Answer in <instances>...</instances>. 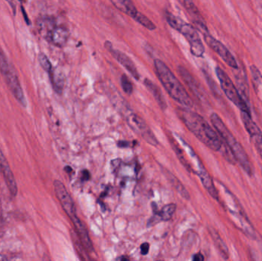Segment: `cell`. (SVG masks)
<instances>
[{
  "label": "cell",
  "instance_id": "1",
  "mask_svg": "<svg viewBox=\"0 0 262 261\" xmlns=\"http://www.w3.org/2000/svg\"><path fill=\"white\" fill-rule=\"evenodd\" d=\"M177 113L183 124L199 140L213 151L221 150L223 143L216 130L201 115L189 108H179Z\"/></svg>",
  "mask_w": 262,
  "mask_h": 261
},
{
  "label": "cell",
  "instance_id": "2",
  "mask_svg": "<svg viewBox=\"0 0 262 261\" xmlns=\"http://www.w3.org/2000/svg\"><path fill=\"white\" fill-rule=\"evenodd\" d=\"M211 123L214 129L216 130L220 136L223 144H226V151L230 153L235 162H238L243 170L249 175L252 176L254 175V169L252 162L249 159V156L246 150L243 148L242 144L237 140L236 138L229 130L226 124L223 122L217 113H213L210 116Z\"/></svg>",
  "mask_w": 262,
  "mask_h": 261
},
{
  "label": "cell",
  "instance_id": "3",
  "mask_svg": "<svg viewBox=\"0 0 262 261\" xmlns=\"http://www.w3.org/2000/svg\"><path fill=\"white\" fill-rule=\"evenodd\" d=\"M154 69L157 78L169 96L186 108H192V100L169 67L161 60L155 59Z\"/></svg>",
  "mask_w": 262,
  "mask_h": 261
},
{
  "label": "cell",
  "instance_id": "4",
  "mask_svg": "<svg viewBox=\"0 0 262 261\" xmlns=\"http://www.w3.org/2000/svg\"><path fill=\"white\" fill-rule=\"evenodd\" d=\"M54 189H55V194H56L57 198L59 200L63 209L72 220V223L75 226V233L81 241V244L89 251L93 249V244L89 237L87 228L77 216L76 208H75L73 199L71 197L66 186L63 185L62 182L55 180L54 182Z\"/></svg>",
  "mask_w": 262,
  "mask_h": 261
},
{
  "label": "cell",
  "instance_id": "5",
  "mask_svg": "<svg viewBox=\"0 0 262 261\" xmlns=\"http://www.w3.org/2000/svg\"><path fill=\"white\" fill-rule=\"evenodd\" d=\"M165 15L168 24L186 38L189 42L192 55L197 58L203 57L205 53L204 44L200 38L197 29L189 23L183 21L180 17L172 15L169 11H166Z\"/></svg>",
  "mask_w": 262,
  "mask_h": 261
},
{
  "label": "cell",
  "instance_id": "6",
  "mask_svg": "<svg viewBox=\"0 0 262 261\" xmlns=\"http://www.w3.org/2000/svg\"><path fill=\"white\" fill-rule=\"evenodd\" d=\"M0 72L4 77L6 84L15 99L19 102L21 106L26 107L27 102H26V98H25L24 93H23V88H21L16 72L14 70L12 64L9 63L7 57L6 56L1 48H0Z\"/></svg>",
  "mask_w": 262,
  "mask_h": 261
},
{
  "label": "cell",
  "instance_id": "7",
  "mask_svg": "<svg viewBox=\"0 0 262 261\" xmlns=\"http://www.w3.org/2000/svg\"><path fill=\"white\" fill-rule=\"evenodd\" d=\"M215 74H216L217 78L220 81L222 90H223L228 99L231 102L233 103L239 109L240 111L246 112V113L251 114L249 104L243 99L241 93H239L238 88L235 87V84L232 82L229 75L220 67H215Z\"/></svg>",
  "mask_w": 262,
  "mask_h": 261
},
{
  "label": "cell",
  "instance_id": "8",
  "mask_svg": "<svg viewBox=\"0 0 262 261\" xmlns=\"http://www.w3.org/2000/svg\"><path fill=\"white\" fill-rule=\"evenodd\" d=\"M40 31L48 41L55 45L62 47L67 42L69 32L66 28L56 26L51 19H42L39 26Z\"/></svg>",
  "mask_w": 262,
  "mask_h": 261
},
{
  "label": "cell",
  "instance_id": "9",
  "mask_svg": "<svg viewBox=\"0 0 262 261\" xmlns=\"http://www.w3.org/2000/svg\"><path fill=\"white\" fill-rule=\"evenodd\" d=\"M126 121H127V124L130 126V128L137 134L141 136L146 143L150 144V145L154 146V147L158 145V140L154 136L152 130H150L149 126L140 116H139L136 113H133V112H130V113L126 114Z\"/></svg>",
  "mask_w": 262,
  "mask_h": 261
},
{
  "label": "cell",
  "instance_id": "10",
  "mask_svg": "<svg viewBox=\"0 0 262 261\" xmlns=\"http://www.w3.org/2000/svg\"><path fill=\"white\" fill-rule=\"evenodd\" d=\"M205 41L206 44L224 61L229 67L234 69H238V64L235 57L231 53L230 51L219 40L215 39L209 34V32L203 33Z\"/></svg>",
  "mask_w": 262,
  "mask_h": 261
},
{
  "label": "cell",
  "instance_id": "11",
  "mask_svg": "<svg viewBox=\"0 0 262 261\" xmlns=\"http://www.w3.org/2000/svg\"><path fill=\"white\" fill-rule=\"evenodd\" d=\"M242 121L245 128L247 130L251 140L253 143L258 155L262 160V132L255 121L252 120V115L246 112L241 111Z\"/></svg>",
  "mask_w": 262,
  "mask_h": 261
},
{
  "label": "cell",
  "instance_id": "12",
  "mask_svg": "<svg viewBox=\"0 0 262 261\" xmlns=\"http://www.w3.org/2000/svg\"><path fill=\"white\" fill-rule=\"evenodd\" d=\"M188 149H189V153H190L191 156L196 162L197 167H198L196 173L198 174L200 180H201L202 184H203L204 188H206V191L209 193V194L214 199L218 201L220 199V196H219L218 191H217L216 188H215V185H214L213 181H212L210 175L209 174L207 170H206L204 165H203L201 161L199 159L198 156L194 153L193 150H192V149L189 147V146H188Z\"/></svg>",
  "mask_w": 262,
  "mask_h": 261
},
{
  "label": "cell",
  "instance_id": "13",
  "mask_svg": "<svg viewBox=\"0 0 262 261\" xmlns=\"http://www.w3.org/2000/svg\"><path fill=\"white\" fill-rule=\"evenodd\" d=\"M104 47L112 54V56H113L136 80L140 79V75H139L137 66L135 65L134 61H133L126 54L121 52V51L118 50V49H114L112 43L109 41H105V43H104Z\"/></svg>",
  "mask_w": 262,
  "mask_h": 261
},
{
  "label": "cell",
  "instance_id": "14",
  "mask_svg": "<svg viewBox=\"0 0 262 261\" xmlns=\"http://www.w3.org/2000/svg\"><path fill=\"white\" fill-rule=\"evenodd\" d=\"M180 2L183 5V7L186 9L189 15L192 17V21L199 31H200L203 34L209 32L206 21H205L203 15L200 13L198 8L195 6L193 0H180Z\"/></svg>",
  "mask_w": 262,
  "mask_h": 261
},
{
  "label": "cell",
  "instance_id": "15",
  "mask_svg": "<svg viewBox=\"0 0 262 261\" xmlns=\"http://www.w3.org/2000/svg\"><path fill=\"white\" fill-rule=\"evenodd\" d=\"M178 72L180 73V76L183 78V81L187 84L191 91L200 100L205 99V93L203 91L201 86L199 84L198 81L195 79L192 74L183 66H179Z\"/></svg>",
  "mask_w": 262,
  "mask_h": 261
},
{
  "label": "cell",
  "instance_id": "16",
  "mask_svg": "<svg viewBox=\"0 0 262 261\" xmlns=\"http://www.w3.org/2000/svg\"><path fill=\"white\" fill-rule=\"evenodd\" d=\"M0 171L3 173L5 179H6V185L9 188V192L12 196H15L17 193V185L15 182V178L11 171L10 167L8 164L7 161L5 159V156L0 150Z\"/></svg>",
  "mask_w": 262,
  "mask_h": 261
},
{
  "label": "cell",
  "instance_id": "17",
  "mask_svg": "<svg viewBox=\"0 0 262 261\" xmlns=\"http://www.w3.org/2000/svg\"><path fill=\"white\" fill-rule=\"evenodd\" d=\"M144 85L152 93L154 99L156 100L160 108L163 110H166L167 108V104H166V100H165L164 96H163L160 87L157 84H154L151 80L147 79V78L144 80Z\"/></svg>",
  "mask_w": 262,
  "mask_h": 261
},
{
  "label": "cell",
  "instance_id": "18",
  "mask_svg": "<svg viewBox=\"0 0 262 261\" xmlns=\"http://www.w3.org/2000/svg\"><path fill=\"white\" fill-rule=\"evenodd\" d=\"M163 172L166 179L169 180V182H170L171 185L173 186V188L177 190V193H178L183 199L189 200V199H190V196H189V193H188L187 190L185 188V187L183 186L181 182H180L174 175H172L170 172L168 171V170H163Z\"/></svg>",
  "mask_w": 262,
  "mask_h": 261
},
{
  "label": "cell",
  "instance_id": "19",
  "mask_svg": "<svg viewBox=\"0 0 262 261\" xmlns=\"http://www.w3.org/2000/svg\"><path fill=\"white\" fill-rule=\"evenodd\" d=\"M168 138H169L171 147L173 149L174 152H175L176 155H177V157H178L179 160L180 161V162L183 164V167H184L188 171L190 172L191 170H192V167H191L190 164L189 163L186 158L185 157V155L184 153H183V150H182L181 148L179 147L177 141H176L172 136H168Z\"/></svg>",
  "mask_w": 262,
  "mask_h": 261
},
{
  "label": "cell",
  "instance_id": "20",
  "mask_svg": "<svg viewBox=\"0 0 262 261\" xmlns=\"http://www.w3.org/2000/svg\"><path fill=\"white\" fill-rule=\"evenodd\" d=\"M209 233H210L211 236H212V240L215 242L217 248H218L219 251L221 253L222 256H223L225 259L229 258V252H228L227 247L225 245L224 242L222 240V239L220 237V235H219L218 233L213 229L209 230Z\"/></svg>",
  "mask_w": 262,
  "mask_h": 261
},
{
  "label": "cell",
  "instance_id": "21",
  "mask_svg": "<svg viewBox=\"0 0 262 261\" xmlns=\"http://www.w3.org/2000/svg\"><path fill=\"white\" fill-rule=\"evenodd\" d=\"M176 209H177V205L175 204H168L162 208L161 211L157 213L156 219L158 218L160 220L162 221L170 220L174 213H175Z\"/></svg>",
  "mask_w": 262,
  "mask_h": 261
},
{
  "label": "cell",
  "instance_id": "22",
  "mask_svg": "<svg viewBox=\"0 0 262 261\" xmlns=\"http://www.w3.org/2000/svg\"><path fill=\"white\" fill-rule=\"evenodd\" d=\"M133 18H134L136 21H137L139 24L141 25L143 27L148 29V30L154 31L157 29V26H155V24H154L149 18H147L146 15H143V13L139 12V11L135 14V15L133 17Z\"/></svg>",
  "mask_w": 262,
  "mask_h": 261
},
{
  "label": "cell",
  "instance_id": "23",
  "mask_svg": "<svg viewBox=\"0 0 262 261\" xmlns=\"http://www.w3.org/2000/svg\"><path fill=\"white\" fill-rule=\"evenodd\" d=\"M38 61H39L40 65L41 66L43 69L49 74V75H52V65L51 64L50 61H49L48 57L46 56L45 54L41 53L38 56Z\"/></svg>",
  "mask_w": 262,
  "mask_h": 261
},
{
  "label": "cell",
  "instance_id": "24",
  "mask_svg": "<svg viewBox=\"0 0 262 261\" xmlns=\"http://www.w3.org/2000/svg\"><path fill=\"white\" fill-rule=\"evenodd\" d=\"M121 84L123 90L127 94L130 95L134 90L133 84L131 83L130 79L127 75H123L121 78Z\"/></svg>",
  "mask_w": 262,
  "mask_h": 261
},
{
  "label": "cell",
  "instance_id": "25",
  "mask_svg": "<svg viewBox=\"0 0 262 261\" xmlns=\"http://www.w3.org/2000/svg\"><path fill=\"white\" fill-rule=\"evenodd\" d=\"M251 73H252V78H253L254 84L257 87H259L262 81V75L258 67L255 65H252L250 67Z\"/></svg>",
  "mask_w": 262,
  "mask_h": 261
},
{
  "label": "cell",
  "instance_id": "26",
  "mask_svg": "<svg viewBox=\"0 0 262 261\" xmlns=\"http://www.w3.org/2000/svg\"><path fill=\"white\" fill-rule=\"evenodd\" d=\"M149 245L147 242L142 244L140 246V252H141L142 255H146L149 253Z\"/></svg>",
  "mask_w": 262,
  "mask_h": 261
},
{
  "label": "cell",
  "instance_id": "27",
  "mask_svg": "<svg viewBox=\"0 0 262 261\" xmlns=\"http://www.w3.org/2000/svg\"><path fill=\"white\" fill-rule=\"evenodd\" d=\"M90 179V173L88 170H83L82 173H81V179H82V181H89Z\"/></svg>",
  "mask_w": 262,
  "mask_h": 261
},
{
  "label": "cell",
  "instance_id": "28",
  "mask_svg": "<svg viewBox=\"0 0 262 261\" xmlns=\"http://www.w3.org/2000/svg\"><path fill=\"white\" fill-rule=\"evenodd\" d=\"M205 260L204 256L203 254H200V253H198V254H195V255L192 257V260L194 261H203Z\"/></svg>",
  "mask_w": 262,
  "mask_h": 261
},
{
  "label": "cell",
  "instance_id": "29",
  "mask_svg": "<svg viewBox=\"0 0 262 261\" xmlns=\"http://www.w3.org/2000/svg\"><path fill=\"white\" fill-rule=\"evenodd\" d=\"M130 143L127 142V141H119L118 146L121 148H124V147H130Z\"/></svg>",
  "mask_w": 262,
  "mask_h": 261
},
{
  "label": "cell",
  "instance_id": "30",
  "mask_svg": "<svg viewBox=\"0 0 262 261\" xmlns=\"http://www.w3.org/2000/svg\"><path fill=\"white\" fill-rule=\"evenodd\" d=\"M6 2H7L8 3H9V6H11V8H12V10H13L14 14L15 13V4H14L13 1L12 0H6Z\"/></svg>",
  "mask_w": 262,
  "mask_h": 261
},
{
  "label": "cell",
  "instance_id": "31",
  "mask_svg": "<svg viewBox=\"0 0 262 261\" xmlns=\"http://www.w3.org/2000/svg\"><path fill=\"white\" fill-rule=\"evenodd\" d=\"M117 260L121 261H127L130 260V259H129L128 257H125V256H122V257H118V258H117Z\"/></svg>",
  "mask_w": 262,
  "mask_h": 261
}]
</instances>
